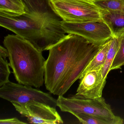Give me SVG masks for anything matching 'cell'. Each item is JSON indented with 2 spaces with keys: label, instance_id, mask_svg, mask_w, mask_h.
Listing matches in <instances>:
<instances>
[{
  "label": "cell",
  "instance_id": "6da1fadb",
  "mask_svg": "<svg viewBox=\"0 0 124 124\" xmlns=\"http://www.w3.org/2000/svg\"><path fill=\"white\" fill-rule=\"evenodd\" d=\"M102 46L90 43L79 35L68 34L51 46L45 64L46 89L54 95H63L79 79Z\"/></svg>",
  "mask_w": 124,
  "mask_h": 124
},
{
  "label": "cell",
  "instance_id": "7a4b0ae2",
  "mask_svg": "<svg viewBox=\"0 0 124 124\" xmlns=\"http://www.w3.org/2000/svg\"><path fill=\"white\" fill-rule=\"evenodd\" d=\"M3 43L9 53V66L17 82L36 88L42 87L46 61L42 52L16 35H8Z\"/></svg>",
  "mask_w": 124,
  "mask_h": 124
},
{
  "label": "cell",
  "instance_id": "3957f363",
  "mask_svg": "<svg viewBox=\"0 0 124 124\" xmlns=\"http://www.w3.org/2000/svg\"><path fill=\"white\" fill-rule=\"evenodd\" d=\"M0 25L31 43L41 52L48 49L63 38L66 33L36 14L26 11L12 17L0 13Z\"/></svg>",
  "mask_w": 124,
  "mask_h": 124
},
{
  "label": "cell",
  "instance_id": "277c9868",
  "mask_svg": "<svg viewBox=\"0 0 124 124\" xmlns=\"http://www.w3.org/2000/svg\"><path fill=\"white\" fill-rule=\"evenodd\" d=\"M57 105L62 111L74 115L80 113L91 115L107 121L109 124H122L124 122L122 118L113 113L111 106L103 97L91 99L76 95L69 98L59 96Z\"/></svg>",
  "mask_w": 124,
  "mask_h": 124
},
{
  "label": "cell",
  "instance_id": "5b68a950",
  "mask_svg": "<svg viewBox=\"0 0 124 124\" xmlns=\"http://www.w3.org/2000/svg\"><path fill=\"white\" fill-rule=\"evenodd\" d=\"M53 10L66 22H104L105 9L93 0H50Z\"/></svg>",
  "mask_w": 124,
  "mask_h": 124
},
{
  "label": "cell",
  "instance_id": "8992f818",
  "mask_svg": "<svg viewBox=\"0 0 124 124\" xmlns=\"http://www.w3.org/2000/svg\"><path fill=\"white\" fill-rule=\"evenodd\" d=\"M61 24L68 34L79 35L96 45H102L114 37L111 29L105 21L71 23L62 21Z\"/></svg>",
  "mask_w": 124,
  "mask_h": 124
},
{
  "label": "cell",
  "instance_id": "52a82bcc",
  "mask_svg": "<svg viewBox=\"0 0 124 124\" xmlns=\"http://www.w3.org/2000/svg\"><path fill=\"white\" fill-rule=\"evenodd\" d=\"M0 97L11 102L24 103L36 101L55 108L57 99L50 94L33 88L30 85L9 81L0 88Z\"/></svg>",
  "mask_w": 124,
  "mask_h": 124
},
{
  "label": "cell",
  "instance_id": "ba28073f",
  "mask_svg": "<svg viewBox=\"0 0 124 124\" xmlns=\"http://www.w3.org/2000/svg\"><path fill=\"white\" fill-rule=\"evenodd\" d=\"M16 110L32 124H63L56 108L44 103L31 101L24 103L12 102Z\"/></svg>",
  "mask_w": 124,
  "mask_h": 124
},
{
  "label": "cell",
  "instance_id": "9c48e42d",
  "mask_svg": "<svg viewBox=\"0 0 124 124\" xmlns=\"http://www.w3.org/2000/svg\"><path fill=\"white\" fill-rule=\"evenodd\" d=\"M75 95L87 98L96 99L102 97L106 83L102 76L101 70H93L82 75Z\"/></svg>",
  "mask_w": 124,
  "mask_h": 124
},
{
  "label": "cell",
  "instance_id": "30bf717a",
  "mask_svg": "<svg viewBox=\"0 0 124 124\" xmlns=\"http://www.w3.org/2000/svg\"><path fill=\"white\" fill-rule=\"evenodd\" d=\"M103 18L111 29L114 36L124 38V13L105 9Z\"/></svg>",
  "mask_w": 124,
  "mask_h": 124
},
{
  "label": "cell",
  "instance_id": "8fae6325",
  "mask_svg": "<svg viewBox=\"0 0 124 124\" xmlns=\"http://www.w3.org/2000/svg\"><path fill=\"white\" fill-rule=\"evenodd\" d=\"M27 8L23 2L11 0H0V13L12 17L20 16L26 13Z\"/></svg>",
  "mask_w": 124,
  "mask_h": 124
},
{
  "label": "cell",
  "instance_id": "7c38bea8",
  "mask_svg": "<svg viewBox=\"0 0 124 124\" xmlns=\"http://www.w3.org/2000/svg\"><path fill=\"white\" fill-rule=\"evenodd\" d=\"M112 38L102 45L97 53L87 65L82 75L90 71L101 70L106 59Z\"/></svg>",
  "mask_w": 124,
  "mask_h": 124
},
{
  "label": "cell",
  "instance_id": "4fadbf2b",
  "mask_svg": "<svg viewBox=\"0 0 124 124\" xmlns=\"http://www.w3.org/2000/svg\"><path fill=\"white\" fill-rule=\"evenodd\" d=\"M121 38L114 36L112 38L109 49L104 65L101 70L102 76L106 80L107 75L110 71V69L116 53L118 50L121 41Z\"/></svg>",
  "mask_w": 124,
  "mask_h": 124
},
{
  "label": "cell",
  "instance_id": "5bb4252c",
  "mask_svg": "<svg viewBox=\"0 0 124 124\" xmlns=\"http://www.w3.org/2000/svg\"><path fill=\"white\" fill-rule=\"evenodd\" d=\"M102 8L124 13V0H93Z\"/></svg>",
  "mask_w": 124,
  "mask_h": 124
},
{
  "label": "cell",
  "instance_id": "9a60e30c",
  "mask_svg": "<svg viewBox=\"0 0 124 124\" xmlns=\"http://www.w3.org/2000/svg\"><path fill=\"white\" fill-rule=\"evenodd\" d=\"M124 65V38H121L118 50L116 53L110 71L119 69Z\"/></svg>",
  "mask_w": 124,
  "mask_h": 124
},
{
  "label": "cell",
  "instance_id": "2e32d148",
  "mask_svg": "<svg viewBox=\"0 0 124 124\" xmlns=\"http://www.w3.org/2000/svg\"><path fill=\"white\" fill-rule=\"evenodd\" d=\"M80 122L83 124H109L107 121L96 116L84 113L75 114Z\"/></svg>",
  "mask_w": 124,
  "mask_h": 124
},
{
  "label": "cell",
  "instance_id": "e0dca14e",
  "mask_svg": "<svg viewBox=\"0 0 124 124\" xmlns=\"http://www.w3.org/2000/svg\"><path fill=\"white\" fill-rule=\"evenodd\" d=\"M9 63L6 59L0 57V87L9 82L11 71Z\"/></svg>",
  "mask_w": 124,
  "mask_h": 124
},
{
  "label": "cell",
  "instance_id": "ac0fdd59",
  "mask_svg": "<svg viewBox=\"0 0 124 124\" xmlns=\"http://www.w3.org/2000/svg\"><path fill=\"white\" fill-rule=\"evenodd\" d=\"M27 123L21 121L16 117L1 119L0 120V124H26Z\"/></svg>",
  "mask_w": 124,
  "mask_h": 124
},
{
  "label": "cell",
  "instance_id": "d6986e66",
  "mask_svg": "<svg viewBox=\"0 0 124 124\" xmlns=\"http://www.w3.org/2000/svg\"><path fill=\"white\" fill-rule=\"evenodd\" d=\"M9 56V53L6 48L2 46H0V57L6 59V58Z\"/></svg>",
  "mask_w": 124,
  "mask_h": 124
},
{
  "label": "cell",
  "instance_id": "ffe728a7",
  "mask_svg": "<svg viewBox=\"0 0 124 124\" xmlns=\"http://www.w3.org/2000/svg\"><path fill=\"white\" fill-rule=\"evenodd\" d=\"M12 1H16V2H23L22 0H11Z\"/></svg>",
  "mask_w": 124,
  "mask_h": 124
}]
</instances>
